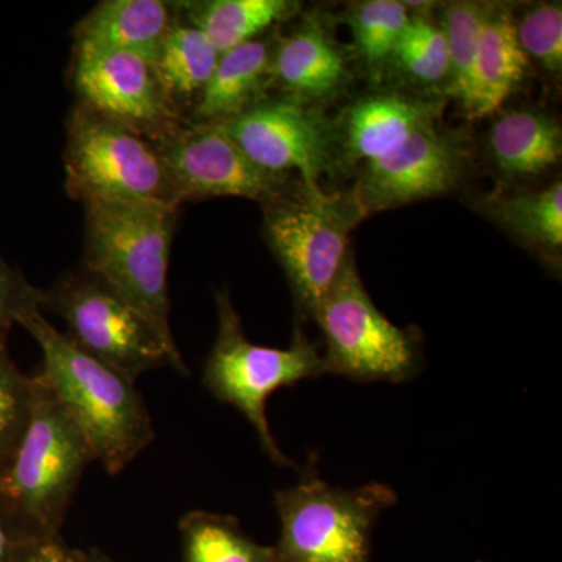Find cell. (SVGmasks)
Returning a JSON list of instances; mask_svg holds the SVG:
<instances>
[{
    "label": "cell",
    "instance_id": "obj_1",
    "mask_svg": "<svg viewBox=\"0 0 562 562\" xmlns=\"http://www.w3.org/2000/svg\"><path fill=\"white\" fill-rule=\"evenodd\" d=\"M20 325L43 353L36 375L79 425L95 461L109 475H120L155 439L154 420L136 382L85 353L41 312Z\"/></svg>",
    "mask_w": 562,
    "mask_h": 562
},
{
    "label": "cell",
    "instance_id": "obj_2",
    "mask_svg": "<svg viewBox=\"0 0 562 562\" xmlns=\"http://www.w3.org/2000/svg\"><path fill=\"white\" fill-rule=\"evenodd\" d=\"M85 271L106 281L169 341V260L179 210L147 203L85 202Z\"/></svg>",
    "mask_w": 562,
    "mask_h": 562
},
{
    "label": "cell",
    "instance_id": "obj_3",
    "mask_svg": "<svg viewBox=\"0 0 562 562\" xmlns=\"http://www.w3.org/2000/svg\"><path fill=\"white\" fill-rule=\"evenodd\" d=\"M32 383L31 417L0 473V502L40 538H57L95 457L79 425L36 373Z\"/></svg>",
    "mask_w": 562,
    "mask_h": 562
},
{
    "label": "cell",
    "instance_id": "obj_4",
    "mask_svg": "<svg viewBox=\"0 0 562 562\" xmlns=\"http://www.w3.org/2000/svg\"><path fill=\"white\" fill-rule=\"evenodd\" d=\"M216 306L217 335L203 366V386L216 401L235 406L249 420L269 460L280 468L299 469L281 452L266 412L277 391L325 373L316 344L297 328L288 349L258 346L247 339L231 292L217 291Z\"/></svg>",
    "mask_w": 562,
    "mask_h": 562
},
{
    "label": "cell",
    "instance_id": "obj_5",
    "mask_svg": "<svg viewBox=\"0 0 562 562\" xmlns=\"http://www.w3.org/2000/svg\"><path fill=\"white\" fill-rule=\"evenodd\" d=\"M295 486L277 490L280 539L273 562H371L372 532L397 494L383 483L346 490L321 479L316 457Z\"/></svg>",
    "mask_w": 562,
    "mask_h": 562
},
{
    "label": "cell",
    "instance_id": "obj_6",
    "mask_svg": "<svg viewBox=\"0 0 562 562\" xmlns=\"http://www.w3.org/2000/svg\"><path fill=\"white\" fill-rule=\"evenodd\" d=\"M43 310L65 322L66 336L79 349L133 382L165 368L190 375L177 342L166 339L124 295L83 268L65 273L44 290Z\"/></svg>",
    "mask_w": 562,
    "mask_h": 562
},
{
    "label": "cell",
    "instance_id": "obj_7",
    "mask_svg": "<svg viewBox=\"0 0 562 562\" xmlns=\"http://www.w3.org/2000/svg\"><path fill=\"white\" fill-rule=\"evenodd\" d=\"M265 206V236L283 268L299 314L313 317L349 257V236L362 220L351 194H328L321 187L284 188Z\"/></svg>",
    "mask_w": 562,
    "mask_h": 562
},
{
    "label": "cell",
    "instance_id": "obj_8",
    "mask_svg": "<svg viewBox=\"0 0 562 562\" xmlns=\"http://www.w3.org/2000/svg\"><path fill=\"white\" fill-rule=\"evenodd\" d=\"M65 172L66 190L81 203L183 205L155 144L81 103L66 121Z\"/></svg>",
    "mask_w": 562,
    "mask_h": 562
},
{
    "label": "cell",
    "instance_id": "obj_9",
    "mask_svg": "<svg viewBox=\"0 0 562 562\" xmlns=\"http://www.w3.org/2000/svg\"><path fill=\"white\" fill-rule=\"evenodd\" d=\"M313 319L324 335V372L358 383H405L422 368L419 335L397 327L364 290L351 251Z\"/></svg>",
    "mask_w": 562,
    "mask_h": 562
},
{
    "label": "cell",
    "instance_id": "obj_10",
    "mask_svg": "<svg viewBox=\"0 0 562 562\" xmlns=\"http://www.w3.org/2000/svg\"><path fill=\"white\" fill-rule=\"evenodd\" d=\"M222 125L250 161L277 176L295 172L302 183L321 187L335 166L338 138L331 122L297 99H262Z\"/></svg>",
    "mask_w": 562,
    "mask_h": 562
},
{
    "label": "cell",
    "instance_id": "obj_11",
    "mask_svg": "<svg viewBox=\"0 0 562 562\" xmlns=\"http://www.w3.org/2000/svg\"><path fill=\"white\" fill-rule=\"evenodd\" d=\"M154 144L183 203L210 198L266 203L288 187V177L250 161L222 124L184 121L172 135Z\"/></svg>",
    "mask_w": 562,
    "mask_h": 562
},
{
    "label": "cell",
    "instance_id": "obj_12",
    "mask_svg": "<svg viewBox=\"0 0 562 562\" xmlns=\"http://www.w3.org/2000/svg\"><path fill=\"white\" fill-rule=\"evenodd\" d=\"M72 83L79 103L151 140L184 124L149 61L131 54L74 49Z\"/></svg>",
    "mask_w": 562,
    "mask_h": 562
},
{
    "label": "cell",
    "instance_id": "obj_13",
    "mask_svg": "<svg viewBox=\"0 0 562 562\" xmlns=\"http://www.w3.org/2000/svg\"><path fill=\"white\" fill-rule=\"evenodd\" d=\"M464 168L460 143L428 122L390 154L368 162L353 195L366 217L443 194L460 181Z\"/></svg>",
    "mask_w": 562,
    "mask_h": 562
},
{
    "label": "cell",
    "instance_id": "obj_14",
    "mask_svg": "<svg viewBox=\"0 0 562 562\" xmlns=\"http://www.w3.org/2000/svg\"><path fill=\"white\" fill-rule=\"evenodd\" d=\"M177 2L105 0L74 29V49L120 52L151 63L179 21Z\"/></svg>",
    "mask_w": 562,
    "mask_h": 562
},
{
    "label": "cell",
    "instance_id": "obj_15",
    "mask_svg": "<svg viewBox=\"0 0 562 562\" xmlns=\"http://www.w3.org/2000/svg\"><path fill=\"white\" fill-rule=\"evenodd\" d=\"M341 52L316 22L284 36L273 46L271 77L288 98L310 103L338 94L347 83Z\"/></svg>",
    "mask_w": 562,
    "mask_h": 562
},
{
    "label": "cell",
    "instance_id": "obj_16",
    "mask_svg": "<svg viewBox=\"0 0 562 562\" xmlns=\"http://www.w3.org/2000/svg\"><path fill=\"white\" fill-rule=\"evenodd\" d=\"M272 50L269 41L254 40L222 54L187 121L224 124L262 101V91L272 81Z\"/></svg>",
    "mask_w": 562,
    "mask_h": 562
},
{
    "label": "cell",
    "instance_id": "obj_17",
    "mask_svg": "<svg viewBox=\"0 0 562 562\" xmlns=\"http://www.w3.org/2000/svg\"><path fill=\"white\" fill-rule=\"evenodd\" d=\"M528 58L517 40L516 21L505 9L490 7L480 33L471 98L465 111L483 117L501 109L524 79Z\"/></svg>",
    "mask_w": 562,
    "mask_h": 562
},
{
    "label": "cell",
    "instance_id": "obj_18",
    "mask_svg": "<svg viewBox=\"0 0 562 562\" xmlns=\"http://www.w3.org/2000/svg\"><path fill=\"white\" fill-rule=\"evenodd\" d=\"M435 103L379 94L355 103L346 121V147L353 160H379L422 125L432 122Z\"/></svg>",
    "mask_w": 562,
    "mask_h": 562
},
{
    "label": "cell",
    "instance_id": "obj_19",
    "mask_svg": "<svg viewBox=\"0 0 562 562\" xmlns=\"http://www.w3.org/2000/svg\"><path fill=\"white\" fill-rule=\"evenodd\" d=\"M561 149L560 125L538 111H508L491 128V157L505 176H539L560 161Z\"/></svg>",
    "mask_w": 562,
    "mask_h": 562
},
{
    "label": "cell",
    "instance_id": "obj_20",
    "mask_svg": "<svg viewBox=\"0 0 562 562\" xmlns=\"http://www.w3.org/2000/svg\"><path fill=\"white\" fill-rule=\"evenodd\" d=\"M181 20L199 29L220 54L257 40L290 18L297 3L288 0H205L177 2Z\"/></svg>",
    "mask_w": 562,
    "mask_h": 562
},
{
    "label": "cell",
    "instance_id": "obj_21",
    "mask_svg": "<svg viewBox=\"0 0 562 562\" xmlns=\"http://www.w3.org/2000/svg\"><path fill=\"white\" fill-rule=\"evenodd\" d=\"M220 57L209 38L180 18L162 41L151 68L169 101L180 111L191 99L198 102Z\"/></svg>",
    "mask_w": 562,
    "mask_h": 562
},
{
    "label": "cell",
    "instance_id": "obj_22",
    "mask_svg": "<svg viewBox=\"0 0 562 562\" xmlns=\"http://www.w3.org/2000/svg\"><path fill=\"white\" fill-rule=\"evenodd\" d=\"M181 562H273V547L255 541L236 517L195 509L180 517Z\"/></svg>",
    "mask_w": 562,
    "mask_h": 562
},
{
    "label": "cell",
    "instance_id": "obj_23",
    "mask_svg": "<svg viewBox=\"0 0 562 562\" xmlns=\"http://www.w3.org/2000/svg\"><path fill=\"white\" fill-rule=\"evenodd\" d=\"M495 216L517 238L543 254H557L562 247V183L539 192H522L503 199Z\"/></svg>",
    "mask_w": 562,
    "mask_h": 562
},
{
    "label": "cell",
    "instance_id": "obj_24",
    "mask_svg": "<svg viewBox=\"0 0 562 562\" xmlns=\"http://www.w3.org/2000/svg\"><path fill=\"white\" fill-rule=\"evenodd\" d=\"M409 20L408 7L397 0H368L351 9L355 44L368 66L379 69L392 58Z\"/></svg>",
    "mask_w": 562,
    "mask_h": 562
},
{
    "label": "cell",
    "instance_id": "obj_25",
    "mask_svg": "<svg viewBox=\"0 0 562 562\" xmlns=\"http://www.w3.org/2000/svg\"><path fill=\"white\" fill-rule=\"evenodd\" d=\"M0 327V473L20 443L32 412V375H25L11 358L9 333Z\"/></svg>",
    "mask_w": 562,
    "mask_h": 562
},
{
    "label": "cell",
    "instance_id": "obj_26",
    "mask_svg": "<svg viewBox=\"0 0 562 562\" xmlns=\"http://www.w3.org/2000/svg\"><path fill=\"white\" fill-rule=\"evenodd\" d=\"M487 9L490 7L482 3L454 2L443 14L441 27L449 46L450 92L460 99L464 109L471 98L473 66Z\"/></svg>",
    "mask_w": 562,
    "mask_h": 562
},
{
    "label": "cell",
    "instance_id": "obj_27",
    "mask_svg": "<svg viewBox=\"0 0 562 562\" xmlns=\"http://www.w3.org/2000/svg\"><path fill=\"white\" fill-rule=\"evenodd\" d=\"M392 58L413 79L438 83L450 79V55L441 25L414 18L403 31Z\"/></svg>",
    "mask_w": 562,
    "mask_h": 562
},
{
    "label": "cell",
    "instance_id": "obj_28",
    "mask_svg": "<svg viewBox=\"0 0 562 562\" xmlns=\"http://www.w3.org/2000/svg\"><path fill=\"white\" fill-rule=\"evenodd\" d=\"M517 40L528 57L550 72L562 68V9L560 3H543L516 22Z\"/></svg>",
    "mask_w": 562,
    "mask_h": 562
},
{
    "label": "cell",
    "instance_id": "obj_29",
    "mask_svg": "<svg viewBox=\"0 0 562 562\" xmlns=\"http://www.w3.org/2000/svg\"><path fill=\"white\" fill-rule=\"evenodd\" d=\"M43 306L44 290L33 286L0 254V327L20 325L31 314L43 312Z\"/></svg>",
    "mask_w": 562,
    "mask_h": 562
},
{
    "label": "cell",
    "instance_id": "obj_30",
    "mask_svg": "<svg viewBox=\"0 0 562 562\" xmlns=\"http://www.w3.org/2000/svg\"><path fill=\"white\" fill-rule=\"evenodd\" d=\"M38 541L43 538L0 502V562H20L22 554Z\"/></svg>",
    "mask_w": 562,
    "mask_h": 562
},
{
    "label": "cell",
    "instance_id": "obj_31",
    "mask_svg": "<svg viewBox=\"0 0 562 562\" xmlns=\"http://www.w3.org/2000/svg\"><path fill=\"white\" fill-rule=\"evenodd\" d=\"M20 562H94V557L92 550L70 547L63 536H57L33 543Z\"/></svg>",
    "mask_w": 562,
    "mask_h": 562
},
{
    "label": "cell",
    "instance_id": "obj_32",
    "mask_svg": "<svg viewBox=\"0 0 562 562\" xmlns=\"http://www.w3.org/2000/svg\"><path fill=\"white\" fill-rule=\"evenodd\" d=\"M92 557H94V562H116L113 558H110L109 554L103 553L102 550L91 549Z\"/></svg>",
    "mask_w": 562,
    "mask_h": 562
},
{
    "label": "cell",
    "instance_id": "obj_33",
    "mask_svg": "<svg viewBox=\"0 0 562 562\" xmlns=\"http://www.w3.org/2000/svg\"><path fill=\"white\" fill-rule=\"evenodd\" d=\"M476 562H483V561H476Z\"/></svg>",
    "mask_w": 562,
    "mask_h": 562
}]
</instances>
